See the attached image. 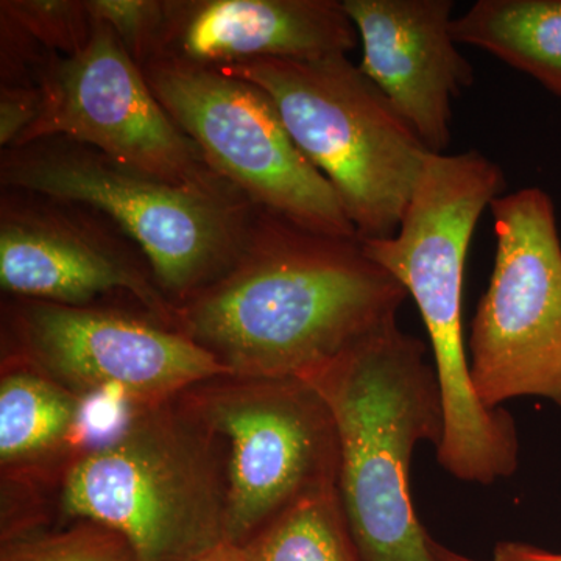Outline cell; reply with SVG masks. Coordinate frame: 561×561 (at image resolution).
<instances>
[{
	"mask_svg": "<svg viewBox=\"0 0 561 561\" xmlns=\"http://www.w3.org/2000/svg\"><path fill=\"white\" fill-rule=\"evenodd\" d=\"M301 381L334 421L339 493L365 561H437L409 481L416 446L438 448L445 426L426 345L393 320Z\"/></svg>",
	"mask_w": 561,
	"mask_h": 561,
	"instance_id": "3957f363",
	"label": "cell"
},
{
	"mask_svg": "<svg viewBox=\"0 0 561 561\" xmlns=\"http://www.w3.org/2000/svg\"><path fill=\"white\" fill-rule=\"evenodd\" d=\"M43 105L39 87L2 84L0 87V146L11 149L22 133L38 117Z\"/></svg>",
	"mask_w": 561,
	"mask_h": 561,
	"instance_id": "44dd1931",
	"label": "cell"
},
{
	"mask_svg": "<svg viewBox=\"0 0 561 561\" xmlns=\"http://www.w3.org/2000/svg\"><path fill=\"white\" fill-rule=\"evenodd\" d=\"M140 69L210 168L253 206L317 234L357 239L334 187L298 149L262 88L165 58Z\"/></svg>",
	"mask_w": 561,
	"mask_h": 561,
	"instance_id": "52a82bcc",
	"label": "cell"
},
{
	"mask_svg": "<svg viewBox=\"0 0 561 561\" xmlns=\"http://www.w3.org/2000/svg\"><path fill=\"white\" fill-rule=\"evenodd\" d=\"M38 87V117L11 149L66 138L176 186L239 192L165 113L142 69L105 22L95 21L94 35L80 54H51Z\"/></svg>",
	"mask_w": 561,
	"mask_h": 561,
	"instance_id": "9c48e42d",
	"label": "cell"
},
{
	"mask_svg": "<svg viewBox=\"0 0 561 561\" xmlns=\"http://www.w3.org/2000/svg\"><path fill=\"white\" fill-rule=\"evenodd\" d=\"M504 192V172L485 154L431 153L398 231L360 242L411 295L430 335L445 416L438 463L481 485L511 478L519 465L515 421L504 409L485 408L472 387L461 316L472 234Z\"/></svg>",
	"mask_w": 561,
	"mask_h": 561,
	"instance_id": "7a4b0ae2",
	"label": "cell"
},
{
	"mask_svg": "<svg viewBox=\"0 0 561 561\" xmlns=\"http://www.w3.org/2000/svg\"><path fill=\"white\" fill-rule=\"evenodd\" d=\"M431 548L437 561H478L470 559V557L461 556V553L454 552L451 549L445 548V546L435 540H431Z\"/></svg>",
	"mask_w": 561,
	"mask_h": 561,
	"instance_id": "cb8c5ba5",
	"label": "cell"
},
{
	"mask_svg": "<svg viewBox=\"0 0 561 561\" xmlns=\"http://www.w3.org/2000/svg\"><path fill=\"white\" fill-rule=\"evenodd\" d=\"M493 272L468 341L470 376L485 408L545 398L561 409V239L548 192L526 187L490 205Z\"/></svg>",
	"mask_w": 561,
	"mask_h": 561,
	"instance_id": "ba28073f",
	"label": "cell"
},
{
	"mask_svg": "<svg viewBox=\"0 0 561 561\" xmlns=\"http://www.w3.org/2000/svg\"><path fill=\"white\" fill-rule=\"evenodd\" d=\"M92 18L105 22L138 66L151 60L160 33L164 2L154 0H88Z\"/></svg>",
	"mask_w": 561,
	"mask_h": 561,
	"instance_id": "ffe728a7",
	"label": "cell"
},
{
	"mask_svg": "<svg viewBox=\"0 0 561 561\" xmlns=\"http://www.w3.org/2000/svg\"><path fill=\"white\" fill-rule=\"evenodd\" d=\"M197 561H249V556L247 549L241 548L238 542L227 540L210 549Z\"/></svg>",
	"mask_w": 561,
	"mask_h": 561,
	"instance_id": "603a6c76",
	"label": "cell"
},
{
	"mask_svg": "<svg viewBox=\"0 0 561 561\" xmlns=\"http://www.w3.org/2000/svg\"><path fill=\"white\" fill-rule=\"evenodd\" d=\"M62 505L121 535L136 561H197L228 540V491L206 446L160 415L84 454Z\"/></svg>",
	"mask_w": 561,
	"mask_h": 561,
	"instance_id": "8992f818",
	"label": "cell"
},
{
	"mask_svg": "<svg viewBox=\"0 0 561 561\" xmlns=\"http://www.w3.org/2000/svg\"><path fill=\"white\" fill-rule=\"evenodd\" d=\"M357 44L356 27L335 0H173L164 2L151 60L221 69L254 60H320Z\"/></svg>",
	"mask_w": 561,
	"mask_h": 561,
	"instance_id": "5bb4252c",
	"label": "cell"
},
{
	"mask_svg": "<svg viewBox=\"0 0 561 561\" xmlns=\"http://www.w3.org/2000/svg\"><path fill=\"white\" fill-rule=\"evenodd\" d=\"M2 561H136L130 546L116 531L84 524L65 534L10 546Z\"/></svg>",
	"mask_w": 561,
	"mask_h": 561,
	"instance_id": "d6986e66",
	"label": "cell"
},
{
	"mask_svg": "<svg viewBox=\"0 0 561 561\" xmlns=\"http://www.w3.org/2000/svg\"><path fill=\"white\" fill-rule=\"evenodd\" d=\"M453 35L561 99V0H479L453 21Z\"/></svg>",
	"mask_w": 561,
	"mask_h": 561,
	"instance_id": "9a60e30c",
	"label": "cell"
},
{
	"mask_svg": "<svg viewBox=\"0 0 561 561\" xmlns=\"http://www.w3.org/2000/svg\"><path fill=\"white\" fill-rule=\"evenodd\" d=\"M362 44L360 70L431 153L451 142L453 99L474 81L457 50L451 0H343Z\"/></svg>",
	"mask_w": 561,
	"mask_h": 561,
	"instance_id": "4fadbf2b",
	"label": "cell"
},
{
	"mask_svg": "<svg viewBox=\"0 0 561 561\" xmlns=\"http://www.w3.org/2000/svg\"><path fill=\"white\" fill-rule=\"evenodd\" d=\"M81 404L68 390L31 371H13L0 383V460L32 459L68 438Z\"/></svg>",
	"mask_w": 561,
	"mask_h": 561,
	"instance_id": "e0dca14e",
	"label": "cell"
},
{
	"mask_svg": "<svg viewBox=\"0 0 561 561\" xmlns=\"http://www.w3.org/2000/svg\"><path fill=\"white\" fill-rule=\"evenodd\" d=\"M493 561H561V553L545 551L524 542H500L494 548Z\"/></svg>",
	"mask_w": 561,
	"mask_h": 561,
	"instance_id": "7402d4cb",
	"label": "cell"
},
{
	"mask_svg": "<svg viewBox=\"0 0 561 561\" xmlns=\"http://www.w3.org/2000/svg\"><path fill=\"white\" fill-rule=\"evenodd\" d=\"M209 391L202 420L231 446L228 541L265 527L295 501L339 485L334 421L300 379H247Z\"/></svg>",
	"mask_w": 561,
	"mask_h": 561,
	"instance_id": "30bf717a",
	"label": "cell"
},
{
	"mask_svg": "<svg viewBox=\"0 0 561 561\" xmlns=\"http://www.w3.org/2000/svg\"><path fill=\"white\" fill-rule=\"evenodd\" d=\"M245 549L249 561H365L351 531L339 485L295 501Z\"/></svg>",
	"mask_w": 561,
	"mask_h": 561,
	"instance_id": "2e32d148",
	"label": "cell"
},
{
	"mask_svg": "<svg viewBox=\"0 0 561 561\" xmlns=\"http://www.w3.org/2000/svg\"><path fill=\"white\" fill-rule=\"evenodd\" d=\"M18 331L55 378L83 389L158 401L192 383L231 376L183 332L119 312L31 301L18 316Z\"/></svg>",
	"mask_w": 561,
	"mask_h": 561,
	"instance_id": "7c38bea8",
	"label": "cell"
},
{
	"mask_svg": "<svg viewBox=\"0 0 561 561\" xmlns=\"http://www.w3.org/2000/svg\"><path fill=\"white\" fill-rule=\"evenodd\" d=\"M0 284L18 297L66 306L128 291L179 330V306L139 247L98 210L46 195L2 191Z\"/></svg>",
	"mask_w": 561,
	"mask_h": 561,
	"instance_id": "8fae6325",
	"label": "cell"
},
{
	"mask_svg": "<svg viewBox=\"0 0 561 561\" xmlns=\"http://www.w3.org/2000/svg\"><path fill=\"white\" fill-rule=\"evenodd\" d=\"M0 181L98 210L139 247L160 289L183 302L228 271L256 213L239 192L176 186L66 138L3 150Z\"/></svg>",
	"mask_w": 561,
	"mask_h": 561,
	"instance_id": "5b68a950",
	"label": "cell"
},
{
	"mask_svg": "<svg viewBox=\"0 0 561 561\" xmlns=\"http://www.w3.org/2000/svg\"><path fill=\"white\" fill-rule=\"evenodd\" d=\"M405 297L357 239L256 208L228 271L179 306V330L231 376L301 381L397 320Z\"/></svg>",
	"mask_w": 561,
	"mask_h": 561,
	"instance_id": "6da1fadb",
	"label": "cell"
},
{
	"mask_svg": "<svg viewBox=\"0 0 561 561\" xmlns=\"http://www.w3.org/2000/svg\"><path fill=\"white\" fill-rule=\"evenodd\" d=\"M0 14L16 21L47 50L73 57L90 44L95 21L87 2L3 0Z\"/></svg>",
	"mask_w": 561,
	"mask_h": 561,
	"instance_id": "ac0fdd59",
	"label": "cell"
},
{
	"mask_svg": "<svg viewBox=\"0 0 561 561\" xmlns=\"http://www.w3.org/2000/svg\"><path fill=\"white\" fill-rule=\"evenodd\" d=\"M217 70L271 95L290 138L334 187L359 242L398 231L431 151L359 66L334 55Z\"/></svg>",
	"mask_w": 561,
	"mask_h": 561,
	"instance_id": "277c9868",
	"label": "cell"
}]
</instances>
